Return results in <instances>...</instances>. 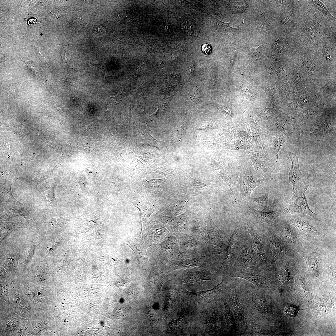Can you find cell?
Here are the masks:
<instances>
[{"label": "cell", "mask_w": 336, "mask_h": 336, "mask_svg": "<svg viewBox=\"0 0 336 336\" xmlns=\"http://www.w3.org/2000/svg\"><path fill=\"white\" fill-rule=\"evenodd\" d=\"M199 241L191 236H187L181 239L180 242V255L181 257L187 256L192 254H194L199 248Z\"/></svg>", "instance_id": "cell-15"}, {"label": "cell", "mask_w": 336, "mask_h": 336, "mask_svg": "<svg viewBox=\"0 0 336 336\" xmlns=\"http://www.w3.org/2000/svg\"><path fill=\"white\" fill-rule=\"evenodd\" d=\"M132 204L138 208L140 211L141 230L139 236L143 235L146 224L149 219L150 215L157 210L154 203L146 202H131Z\"/></svg>", "instance_id": "cell-11"}, {"label": "cell", "mask_w": 336, "mask_h": 336, "mask_svg": "<svg viewBox=\"0 0 336 336\" xmlns=\"http://www.w3.org/2000/svg\"><path fill=\"white\" fill-rule=\"evenodd\" d=\"M229 297L231 304L236 316L240 326L243 330H246L247 323L244 314V310L240 303L235 287H231L229 292Z\"/></svg>", "instance_id": "cell-10"}, {"label": "cell", "mask_w": 336, "mask_h": 336, "mask_svg": "<svg viewBox=\"0 0 336 336\" xmlns=\"http://www.w3.org/2000/svg\"><path fill=\"white\" fill-rule=\"evenodd\" d=\"M91 64L93 66L100 69H102L103 68L102 64L100 63H91Z\"/></svg>", "instance_id": "cell-32"}, {"label": "cell", "mask_w": 336, "mask_h": 336, "mask_svg": "<svg viewBox=\"0 0 336 336\" xmlns=\"http://www.w3.org/2000/svg\"><path fill=\"white\" fill-rule=\"evenodd\" d=\"M210 257V255H207L190 258L189 259H182L176 261L175 268V269H186L192 268L196 266L204 267L207 263L209 261Z\"/></svg>", "instance_id": "cell-14"}, {"label": "cell", "mask_w": 336, "mask_h": 336, "mask_svg": "<svg viewBox=\"0 0 336 336\" xmlns=\"http://www.w3.org/2000/svg\"><path fill=\"white\" fill-rule=\"evenodd\" d=\"M280 229L283 236L288 242L296 245L297 244L298 239L296 233L288 223L283 222L282 223L280 226Z\"/></svg>", "instance_id": "cell-20"}, {"label": "cell", "mask_w": 336, "mask_h": 336, "mask_svg": "<svg viewBox=\"0 0 336 336\" xmlns=\"http://www.w3.org/2000/svg\"><path fill=\"white\" fill-rule=\"evenodd\" d=\"M193 23L190 21L185 20L181 24L182 30L189 33L192 32L193 30Z\"/></svg>", "instance_id": "cell-26"}, {"label": "cell", "mask_w": 336, "mask_h": 336, "mask_svg": "<svg viewBox=\"0 0 336 336\" xmlns=\"http://www.w3.org/2000/svg\"><path fill=\"white\" fill-rule=\"evenodd\" d=\"M217 28L222 31L230 33H237L238 29L237 28L232 27L229 26V24L232 21L229 23H224L219 20L217 19H215Z\"/></svg>", "instance_id": "cell-23"}, {"label": "cell", "mask_w": 336, "mask_h": 336, "mask_svg": "<svg viewBox=\"0 0 336 336\" xmlns=\"http://www.w3.org/2000/svg\"><path fill=\"white\" fill-rule=\"evenodd\" d=\"M299 310L298 307L293 305L290 306L285 309V313L292 317H294L296 316Z\"/></svg>", "instance_id": "cell-25"}, {"label": "cell", "mask_w": 336, "mask_h": 336, "mask_svg": "<svg viewBox=\"0 0 336 336\" xmlns=\"http://www.w3.org/2000/svg\"><path fill=\"white\" fill-rule=\"evenodd\" d=\"M104 28L102 27L101 26H100L98 27L97 28L96 32L99 34H101L102 33L104 32Z\"/></svg>", "instance_id": "cell-33"}, {"label": "cell", "mask_w": 336, "mask_h": 336, "mask_svg": "<svg viewBox=\"0 0 336 336\" xmlns=\"http://www.w3.org/2000/svg\"><path fill=\"white\" fill-rule=\"evenodd\" d=\"M216 282L215 275L207 269L195 271L192 268L186 269L181 272L179 278L181 284L185 283L197 284L204 280Z\"/></svg>", "instance_id": "cell-5"}, {"label": "cell", "mask_w": 336, "mask_h": 336, "mask_svg": "<svg viewBox=\"0 0 336 336\" xmlns=\"http://www.w3.org/2000/svg\"><path fill=\"white\" fill-rule=\"evenodd\" d=\"M251 212L256 219L265 226L272 225L274 220L278 217L288 212L284 209H277L273 211H264L250 207Z\"/></svg>", "instance_id": "cell-9"}, {"label": "cell", "mask_w": 336, "mask_h": 336, "mask_svg": "<svg viewBox=\"0 0 336 336\" xmlns=\"http://www.w3.org/2000/svg\"><path fill=\"white\" fill-rule=\"evenodd\" d=\"M251 160L256 170L262 175H264L266 172V169L263 160L254 156L251 157Z\"/></svg>", "instance_id": "cell-22"}, {"label": "cell", "mask_w": 336, "mask_h": 336, "mask_svg": "<svg viewBox=\"0 0 336 336\" xmlns=\"http://www.w3.org/2000/svg\"><path fill=\"white\" fill-rule=\"evenodd\" d=\"M286 140L285 138L281 135H277L274 137L273 140L274 150L275 155L277 157L278 160L279 150Z\"/></svg>", "instance_id": "cell-24"}, {"label": "cell", "mask_w": 336, "mask_h": 336, "mask_svg": "<svg viewBox=\"0 0 336 336\" xmlns=\"http://www.w3.org/2000/svg\"><path fill=\"white\" fill-rule=\"evenodd\" d=\"M73 21L74 25L75 26H79L81 25V21L80 19L79 18Z\"/></svg>", "instance_id": "cell-34"}, {"label": "cell", "mask_w": 336, "mask_h": 336, "mask_svg": "<svg viewBox=\"0 0 336 336\" xmlns=\"http://www.w3.org/2000/svg\"><path fill=\"white\" fill-rule=\"evenodd\" d=\"M218 108L220 110L224 113L227 114L231 116H232V114L231 111L228 107L225 106H218Z\"/></svg>", "instance_id": "cell-31"}, {"label": "cell", "mask_w": 336, "mask_h": 336, "mask_svg": "<svg viewBox=\"0 0 336 336\" xmlns=\"http://www.w3.org/2000/svg\"><path fill=\"white\" fill-rule=\"evenodd\" d=\"M308 187H305L293 193V197L286 201V209L290 213L306 214L315 219L318 215L309 208L305 195Z\"/></svg>", "instance_id": "cell-1"}, {"label": "cell", "mask_w": 336, "mask_h": 336, "mask_svg": "<svg viewBox=\"0 0 336 336\" xmlns=\"http://www.w3.org/2000/svg\"><path fill=\"white\" fill-rule=\"evenodd\" d=\"M222 300L224 306V314L228 332L231 334H240L242 331L239 328L238 321L235 320V315L230 309L226 299L222 298Z\"/></svg>", "instance_id": "cell-12"}, {"label": "cell", "mask_w": 336, "mask_h": 336, "mask_svg": "<svg viewBox=\"0 0 336 336\" xmlns=\"http://www.w3.org/2000/svg\"><path fill=\"white\" fill-rule=\"evenodd\" d=\"M223 282L222 281L212 289L208 290L192 292L183 288L182 291L184 294L194 299L200 305L205 306L209 304L217 296L219 292V286Z\"/></svg>", "instance_id": "cell-8"}, {"label": "cell", "mask_w": 336, "mask_h": 336, "mask_svg": "<svg viewBox=\"0 0 336 336\" xmlns=\"http://www.w3.org/2000/svg\"><path fill=\"white\" fill-rule=\"evenodd\" d=\"M289 273L287 270L282 271L280 274V279L282 282L287 281L289 278Z\"/></svg>", "instance_id": "cell-30"}, {"label": "cell", "mask_w": 336, "mask_h": 336, "mask_svg": "<svg viewBox=\"0 0 336 336\" xmlns=\"http://www.w3.org/2000/svg\"><path fill=\"white\" fill-rule=\"evenodd\" d=\"M247 301L253 311L259 316L271 313V306L267 298L258 292L251 291L248 293Z\"/></svg>", "instance_id": "cell-4"}, {"label": "cell", "mask_w": 336, "mask_h": 336, "mask_svg": "<svg viewBox=\"0 0 336 336\" xmlns=\"http://www.w3.org/2000/svg\"><path fill=\"white\" fill-rule=\"evenodd\" d=\"M148 231L144 239L151 243H157L166 240L170 236L169 232L164 225L159 221L150 220L148 223Z\"/></svg>", "instance_id": "cell-6"}, {"label": "cell", "mask_w": 336, "mask_h": 336, "mask_svg": "<svg viewBox=\"0 0 336 336\" xmlns=\"http://www.w3.org/2000/svg\"><path fill=\"white\" fill-rule=\"evenodd\" d=\"M254 139L257 141V143L259 144L260 145V141L262 143V137H261L260 130L259 128H252Z\"/></svg>", "instance_id": "cell-27"}, {"label": "cell", "mask_w": 336, "mask_h": 336, "mask_svg": "<svg viewBox=\"0 0 336 336\" xmlns=\"http://www.w3.org/2000/svg\"><path fill=\"white\" fill-rule=\"evenodd\" d=\"M252 237V243L253 247L256 254V257L258 259L259 262L262 263L264 262L267 257H266L264 246L260 241V239L250 231Z\"/></svg>", "instance_id": "cell-18"}, {"label": "cell", "mask_w": 336, "mask_h": 336, "mask_svg": "<svg viewBox=\"0 0 336 336\" xmlns=\"http://www.w3.org/2000/svg\"><path fill=\"white\" fill-rule=\"evenodd\" d=\"M253 175V165L249 162L244 166L240 175V197L242 199H250L251 192L260 184L259 180L256 181L254 180Z\"/></svg>", "instance_id": "cell-2"}, {"label": "cell", "mask_w": 336, "mask_h": 336, "mask_svg": "<svg viewBox=\"0 0 336 336\" xmlns=\"http://www.w3.org/2000/svg\"><path fill=\"white\" fill-rule=\"evenodd\" d=\"M235 272L233 277L241 278L247 280L253 284L259 291L264 288L266 281L257 268H247Z\"/></svg>", "instance_id": "cell-7"}, {"label": "cell", "mask_w": 336, "mask_h": 336, "mask_svg": "<svg viewBox=\"0 0 336 336\" xmlns=\"http://www.w3.org/2000/svg\"><path fill=\"white\" fill-rule=\"evenodd\" d=\"M296 250L299 252L306 261L310 274L314 277L319 275L320 258L316 252L309 253L302 251L298 248Z\"/></svg>", "instance_id": "cell-13"}, {"label": "cell", "mask_w": 336, "mask_h": 336, "mask_svg": "<svg viewBox=\"0 0 336 336\" xmlns=\"http://www.w3.org/2000/svg\"><path fill=\"white\" fill-rule=\"evenodd\" d=\"M201 49L204 53L207 55H208L211 52L212 46L208 43H204L201 46Z\"/></svg>", "instance_id": "cell-29"}, {"label": "cell", "mask_w": 336, "mask_h": 336, "mask_svg": "<svg viewBox=\"0 0 336 336\" xmlns=\"http://www.w3.org/2000/svg\"><path fill=\"white\" fill-rule=\"evenodd\" d=\"M72 51L71 49L69 47L65 48L63 51V57L64 60L66 62H68L71 56Z\"/></svg>", "instance_id": "cell-28"}, {"label": "cell", "mask_w": 336, "mask_h": 336, "mask_svg": "<svg viewBox=\"0 0 336 336\" xmlns=\"http://www.w3.org/2000/svg\"><path fill=\"white\" fill-rule=\"evenodd\" d=\"M270 240L273 255L277 259H280L285 253L284 248L281 242L275 237L270 236Z\"/></svg>", "instance_id": "cell-21"}, {"label": "cell", "mask_w": 336, "mask_h": 336, "mask_svg": "<svg viewBox=\"0 0 336 336\" xmlns=\"http://www.w3.org/2000/svg\"><path fill=\"white\" fill-rule=\"evenodd\" d=\"M128 243L127 244L133 251L138 264L144 260L148 259L146 248L138 239L135 238L130 239Z\"/></svg>", "instance_id": "cell-16"}, {"label": "cell", "mask_w": 336, "mask_h": 336, "mask_svg": "<svg viewBox=\"0 0 336 336\" xmlns=\"http://www.w3.org/2000/svg\"><path fill=\"white\" fill-rule=\"evenodd\" d=\"M251 202L257 207L266 212L270 211L273 207V202L267 194L257 198H251Z\"/></svg>", "instance_id": "cell-19"}, {"label": "cell", "mask_w": 336, "mask_h": 336, "mask_svg": "<svg viewBox=\"0 0 336 336\" xmlns=\"http://www.w3.org/2000/svg\"><path fill=\"white\" fill-rule=\"evenodd\" d=\"M290 223L303 233L311 236L318 232V230L315 227L299 218H292Z\"/></svg>", "instance_id": "cell-17"}, {"label": "cell", "mask_w": 336, "mask_h": 336, "mask_svg": "<svg viewBox=\"0 0 336 336\" xmlns=\"http://www.w3.org/2000/svg\"><path fill=\"white\" fill-rule=\"evenodd\" d=\"M288 154L292 161V165L289 174V182L293 186V193L309 185L306 182L304 176L299 167L298 158L300 153L289 152Z\"/></svg>", "instance_id": "cell-3"}]
</instances>
